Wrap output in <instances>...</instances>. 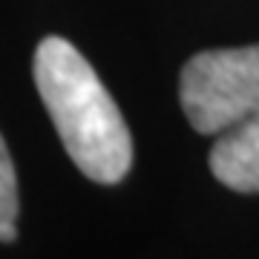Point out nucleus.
<instances>
[{"label":"nucleus","instance_id":"1","mask_svg":"<svg viewBox=\"0 0 259 259\" xmlns=\"http://www.w3.org/2000/svg\"><path fill=\"white\" fill-rule=\"evenodd\" d=\"M35 87L69 158L87 179L115 185L133 164V139L90 61L64 37H44L35 49Z\"/></svg>","mask_w":259,"mask_h":259},{"label":"nucleus","instance_id":"2","mask_svg":"<svg viewBox=\"0 0 259 259\" xmlns=\"http://www.w3.org/2000/svg\"><path fill=\"white\" fill-rule=\"evenodd\" d=\"M182 110L204 136L225 133L259 112V44L190 58L182 69Z\"/></svg>","mask_w":259,"mask_h":259},{"label":"nucleus","instance_id":"3","mask_svg":"<svg viewBox=\"0 0 259 259\" xmlns=\"http://www.w3.org/2000/svg\"><path fill=\"white\" fill-rule=\"evenodd\" d=\"M210 173L236 193H259V112L228 127L210 150Z\"/></svg>","mask_w":259,"mask_h":259},{"label":"nucleus","instance_id":"4","mask_svg":"<svg viewBox=\"0 0 259 259\" xmlns=\"http://www.w3.org/2000/svg\"><path fill=\"white\" fill-rule=\"evenodd\" d=\"M18 176H15V164L6 150V141L0 136V242H15L18 239Z\"/></svg>","mask_w":259,"mask_h":259}]
</instances>
